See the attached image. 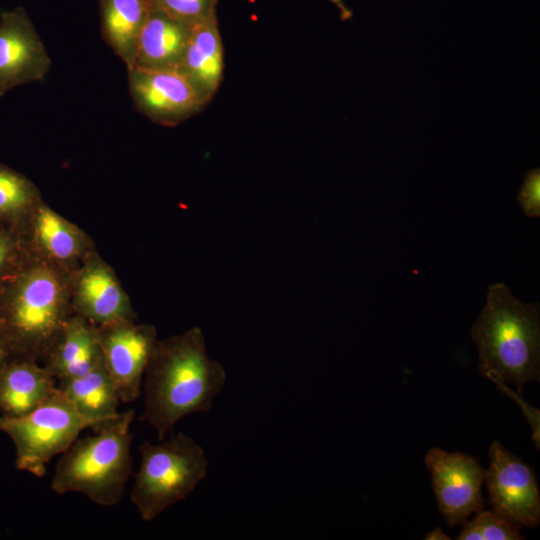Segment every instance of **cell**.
Listing matches in <instances>:
<instances>
[{
    "label": "cell",
    "mask_w": 540,
    "mask_h": 540,
    "mask_svg": "<svg viewBox=\"0 0 540 540\" xmlns=\"http://www.w3.org/2000/svg\"><path fill=\"white\" fill-rule=\"evenodd\" d=\"M127 71L135 108L154 123L178 125L207 105L179 69Z\"/></svg>",
    "instance_id": "cell-8"
},
{
    "label": "cell",
    "mask_w": 540,
    "mask_h": 540,
    "mask_svg": "<svg viewBox=\"0 0 540 540\" xmlns=\"http://www.w3.org/2000/svg\"><path fill=\"white\" fill-rule=\"evenodd\" d=\"M489 378L500 391L505 393L507 396L512 398L522 409L524 416L526 417L528 423L532 429V440L537 449L540 448V412L538 409L530 406L525 400L521 397L520 393L515 392L510 389L503 380L498 378L495 375H489Z\"/></svg>",
    "instance_id": "cell-25"
},
{
    "label": "cell",
    "mask_w": 540,
    "mask_h": 540,
    "mask_svg": "<svg viewBox=\"0 0 540 540\" xmlns=\"http://www.w3.org/2000/svg\"><path fill=\"white\" fill-rule=\"evenodd\" d=\"M482 377L495 375L524 385L540 379L539 303L518 300L504 283L489 286L486 302L471 328Z\"/></svg>",
    "instance_id": "cell-3"
},
{
    "label": "cell",
    "mask_w": 540,
    "mask_h": 540,
    "mask_svg": "<svg viewBox=\"0 0 540 540\" xmlns=\"http://www.w3.org/2000/svg\"><path fill=\"white\" fill-rule=\"evenodd\" d=\"M52 61L22 7L0 14V97L17 86L41 81Z\"/></svg>",
    "instance_id": "cell-12"
},
{
    "label": "cell",
    "mask_w": 540,
    "mask_h": 540,
    "mask_svg": "<svg viewBox=\"0 0 540 540\" xmlns=\"http://www.w3.org/2000/svg\"><path fill=\"white\" fill-rule=\"evenodd\" d=\"M141 462L130 500L144 521H151L189 496L206 477L208 459L203 448L185 433L159 444L139 446Z\"/></svg>",
    "instance_id": "cell-5"
},
{
    "label": "cell",
    "mask_w": 540,
    "mask_h": 540,
    "mask_svg": "<svg viewBox=\"0 0 540 540\" xmlns=\"http://www.w3.org/2000/svg\"><path fill=\"white\" fill-rule=\"evenodd\" d=\"M101 35L123 61L134 65L137 41L152 9L151 0H99Z\"/></svg>",
    "instance_id": "cell-19"
},
{
    "label": "cell",
    "mask_w": 540,
    "mask_h": 540,
    "mask_svg": "<svg viewBox=\"0 0 540 540\" xmlns=\"http://www.w3.org/2000/svg\"><path fill=\"white\" fill-rule=\"evenodd\" d=\"M488 454L485 481L493 511L519 526H538L540 493L532 469L498 441L491 443Z\"/></svg>",
    "instance_id": "cell-9"
},
{
    "label": "cell",
    "mask_w": 540,
    "mask_h": 540,
    "mask_svg": "<svg viewBox=\"0 0 540 540\" xmlns=\"http://www.w3.org/2000/svg\"><path fill=\"white\" fill-rule=\"evenodd\" d=\"M226 382V371L207 353L199 327L157 341L147 365L141 420L159 441L182 418L211 410Z\"/></svg>",
    "instance_id": "cell-1"
},
{
    "label": "cell",
    "mask_w": 540,
    "mask_h": 540,
    "mask_svg": "<svg viewBox=\"0 0 540 540\" xmlns=\"http://www.w3.org/2000/svg\"><path fill=\"white\" fill-rule=\"evenodd\" d=\"M43 201L38 187L25 175L0 164V225L21 234Z\"/></svg>",
    "instance_id": "cell-20"
},
{
    "label": "cell",
    "mask_w": 540,
    "mask_h": 540,
    "mask_svg": "<svg viewBox=\"0 0 540 540\" xmlns=\"http://www.w3.org/2000/svg\"><path fill=\"white\" fill-rule=\"evenodd\" d=\"M0 227H3V226L0 225Z\"/></svg>",
    "instance_id": "cell-29"
},
{
    "label": "cell",
    "mask_w": 540,
    "mask_h": 540,
    "mask_svg": "<svg viewBox=\"0 0 540 540\" xmlns=\"http://www.w3.org/2000/svg\"><path fill=\"white\" fill-rule=\"evenodd\" d=\"M58 383V388L94 431L120 416L118 405L121 401L103 362L84 375Z\"/></svg>",
    "instance_id": "cell-18"
},
{
    "label": "cell",
    "mask_w": 540,
    "mask_h": 540,
    "mask_svg": "<svg viewBox=\"0 0 540 540\" xmlns=\"http://www.w3.org/2000/svg\"><path fill=\"white\" fill-rule=\"evenodd\" d=\"M426 540H449L450 538L442 531L441 528L437 527L434 530L430 531L426 537Z\"/></svg>",
    "instance_id": "cell-28"
},
{
    "label": "cell",
    "mask_w": 540,
    "mask_h": 540,
    "mask_svg": "<svg viewBox=\"0 0 540 540\" xmlns=\"http://www.w3.org/2000/svg\"><path fill=\"white\" fill-rule=\"evenodd\" d=\"M86 428L90 424L59 388L25 415H0V430L15 445L17 469L36 477L45 475L50 460L64 453Z\"/></svg>",
    "instance_id": "cell-6"
},
{
    "label": "cell",
    "mask_w": 540,
    "mask_h": 540,
    "mask_svg": "<svg viewBox=\"0 0 540 540\" xmlns=\"http://www.w3.org/2000/svg\"><path fill=\"white\" fill-rule=\"evenodd\" d=\"M333 5L336 6L340 13V17L342 20L346 21L352 18L353 13L351 9L347 7L345 2L343 0H329Z\"/></svg>",
    "instance_id": "cell-26"
},
{
    "label": "cell",
    "mask_w": 540,
    "mask_h": 540,
    "mask_svg": "<svg viewBox=\"0 0 540 540\" xmlns=\"http://www.w3.org/2000/svg\"><path fill=\"white\" fill-rule=\"evenodd\" d=\"M20 235L30 253L69 272L95 249L83 229L44 201L32 212Z\"/></svg>",
    "instance_id": "cell-13"
},
{
    "label": "cell",
    "mask_w": 540,
    "mask_h": 540,
    "mask_svg": "<svg viewBox=\"0 0 540 540\" xmlns=\"http://www.w3.org/2000/svg\"><path fill=\"white\" fill-rule=\"evenodd\" d=\"M10 359H12L11 354L0 331V370Z\"/></svg>",
    "instance_id": "cell-27"
},
{
    "label": "cell",
    "mask_w": 540,
    "mask_h": 540,
    "mask_svg": "<svg viewBox=\"0 0 540 540\" xmlns=\"http://www.w3.org/2000/svg\"><path fill=\"white\" fill-rule=\"evenodd\" d=\"M97 328L102 362L120 401L134 402L141 394L145 371L158 341L156 328L132 319Z\"/></svg>",
    "instance_id": "cell-7"
},
{
    "label": "cell",
    "mask_w": 540,
    "mask_h": 540,
    "mask_svg": "<svg viewBox=\"0 0 540 540\" xmlns=\"http://www.w3.org/2000/svg\"><path fill=\"white\" fill-rule=\"evenodd\" d=\"M425 464L432 477L438 507L451 527L484 507L481 488L486 470L473 457L430 449Z\"/></svg>",
    "instance_id": "cell-11"
},
{
    "label": "cell",
    "mask_w": 540,
    "mask_h": 540,
    "mask_svg": "<svg viewBox=\"0 0 540 540\" xmlns=\"http://www.w3.org/2000/svg\"><path fill=\"white\" fill-rule=\"evenodd\" d=\"M43 362L44 368L57 382L91 371L102 362L97 326L72 313Z\"/></svg>",
    "instance_id": "cell-14"
},
{
    "label": "cell",
    "mask_w": 540,
    "mask_h": 540,
    "mask_svg": "<svg viewBox=\"0 0 540 540\" xmlns=\"http://www.w3.org/2000/svg\"><path fill=\"white\" fill-rule=\"evenodd\" d=\"M135 412L128 410L94 434L76 439L61 454L51 490L63 495L77 492L100 506L116 505L131 474V425Z\"/></svg>",
    "instance_id": "cell-4"
},
{
    "label": "cell",
    "mask_w": 540,
    "mask_h": 540,
    "mask_svg": "<svg viewBox=\"0 0 540 540\" xmlns=\"http://www.w3.org/2000/svg\"><path fill=\"white\" fill-rule=\"evenodd\" d=\"M152 7L194 26L216 14L218 0H151Z\"/></svg>",
    "instance_id": "cell-21"
},
{
    "label": "cell",
    "mask_w": 540,
    "mask_h": 540,
    "mask_svg": "<svg viewBox=\"0 0 540 540\" xmlns=\"http://www.w3.org/2000/svg\"><path fill=\"white\" fill-rule=\"evenodd\" d=\"M71 272L28 251L0 282V331L12 358L43 361L68 317Z\"/></svg>",
    "instance_id": "cell-2"
},
{
    "label": "cell",
    "mask_w": 540,
    "mask_h": 540,
    "mask_svg": "<svg viewBox=\"0 0 540 540\" xmlns=\"http://www.w3.org/2000/svg\"><path fill=\"white\" fill-rule=\"evenodd\" d=\"M28 255L21 235L0 227V282L13 274Z\"/></svg>",
    "instance_id": "cell-23"
},
{
    "label": "cell",
    "mask_w": 540,
    "mask_h": 540,
    "mask_svg": "<svg viewBox=\"0 0 540 540\" xmlns=\"http://www.w3.org/2000/svg\"><path fill=\"white\" fill-rule=\"evenodd\" d=\"M178 69L208 104L222 83L224 71V52L216 14L192 26Z\"/></svg>",
    "instance_id": "cell-15"
},
{
    "label": "cell",
    "mask_w": 540,
    "mask_h": 540,
    "mask_svg": "<svg viewBox=\"0 0 540 540\" xmlns=\"http://www.w3.org/2000/svg\"><path fill=\"white\" fill-rule=\"evenodd\" d=\"M70 303L73 313L96 326L132 319L136 315L131 300L113 268L90 251L70 274Z\"/></svg>",
    "instance_id": "cell-10"
},
{
    "label": "cell",
    "mask_w": 540,
    "mask_h": 540,
    "mask_svg": "<svg viewBox=\"0 0 540 540\" xmlns=\"http://www.w3.org/2000/svg\"><path fill=\"white\" fill-rule=\"evenodd\" d=\"M191 28L152 7L137 41L132 68L178 69Z\"/></svg>",
    "instance_id": "cell-16"
},
{
    "label": "cell",
    "mask_w": 540,
    "mask_h": 540,
    "mask_svg": "<svg viewBox=\"0 0 540 540\" xmlns=\"http://www.w3.org/2000/svg\"><path fill=\"white\" fill-rule=\"evenodd\" d=\"M470 521L481 540H519L524 537L519 532V525L496 514L494 511H477Z\"/></svg>",
    "instance_id": "cell-22"
},
{
    "label": "cell",
    "mask_w": 540,
    "mask_h": 540,
    "mask_svg": "<svg viewBox=\"0 0 540 540\" xmlns=\"http://www.w3.org/2000/svg\"><path fill=\"white\" fill-rule=\"evenodd\" d=\"M524 214L530 218L540 216V169L528 171L517 196Z\"/></svg>",
    "instance_id": "cell-24"
},
{
    "label": "cell",
    "mask_w": 540,
    "mask_h": 540,
    "mask_svg": "<svg viewBox=\"0 0 540 540\" xmlns=\"http://www.w3.org/2000/svg\"><path fill=\"white\" fill-rule=\"evenodd\" d=\"M57 388V380L39 362L12 358L0 370V412L11 417L25 415Z\"/></svg>",
    "instance_id": "cell-17"
}]
</instances>
